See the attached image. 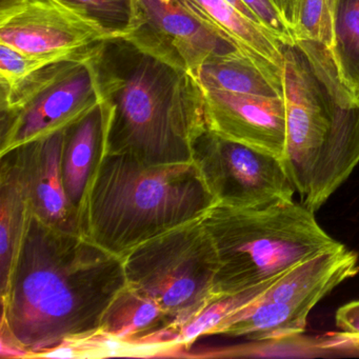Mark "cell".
Instances as JSON below:
<instances>
[{
  "label": "cell",
  "instance_id": "cell-22",
  "mask_svg": "<svg viewBox=\"0 0 359 359\" xmlns=\"http://www.w3.org/2000/svg\"><path fill=\"white\" fill-rule=\"evenodd\" d=\"M293 28L296 43H318L329 52L333 33L327 0H297Z\"/></svg>",
  "mask_w": 359,
  "mask_h": 359
},
{
  "label": "cell",
  "instance_id": "cell-1",
  "mask_svg": "<svg viewBox=\"0 0 359 359\" xmlns=\"http://www.w3.org/2000/svg\"><path fill=\"white\" fill-rule=\"evenodd\" d=\"M127 285L123 258L31 213L9 285L0 293L1 358H43L66 340L98 331Z\"/></svg>",
  "mask_w": 359,
  "mask_h": 359
},
{
  "label": "cell",
  "instance_id": "cell-10",
  "mask_svg": "<svg viewBox=\"0 0 359 359\" xmlns=\"http://www.w3.org/2000/svg\"><path fill=\"white\" fill-rule=\"evenodd\" d=\"M123 37L196 79L209 60L247 52L189 11L180 0H132L131 22Z\"/></svg>",
  "mask_w": 359,
  "mask_h": 359
},
{
  "label": "cell",
  "instance_id": "cell-9",
  "mask_svg": "<svg viewBox=\"0 0 359 359\" xmlns=\"http://www.w3.org/2000/svg\"><path fill=\"white\" fill-rule=\"evenodd\" d=\"M192 163L217 205L253 209L291 201L297 192L280 159L208 128L193 142Z\"/></svg>",
  "mask_w": 359,
  "mask_h": 359
},
{
  "label": "cell",
  "instance_id": "cell-19",
  "mask_svg": "<svg viewBox=\"0 0 359 359\" xmlns=\"http://www.w3.org/2000/svg\"><path fill=\"white\" fill-rule=\"evenodd\" d=\"M31 213L20 187L11 178L0 175V293L9 285Z\"/></svg>",
  "mask_w": 359,
  "mask_h": 359
},
{
  "label": "cell",
  "instance_id": "cell-7",
  "mask_svg": "<svg viewBox=\"0 0 359 359\" xmlns=\"http://www.w3.org/2000/svg\"><path fill=\"white\" fill-rule=\"evenodd\" d=\"M86 50L1 90L0 155L67 129L100 104Z\"/></svg>",
  "mask_w": 359,
  "mask_h": 359
},
{
  "label": "cell",
  "instance_id": "cell-16",
  "mask_svg": "<svg viewBox=\"0 0 359 359\" xmlns=\"http://www.w3.org/2000/svg\"><path fill=\"white\" fill-rule=\"evenodd\" d=\"M195 16L234 39L245 51L283 69L285 46L262 25L243 15L226 0H180Z\"/></svg>",
  "mask_w": 359,
  "mask_h": 359
},
{
  "label": "cell",
  "instance_id": "cell-11",
  "mask_svg": "<svg viewBox=\"0 0 359 359\" xmlns=\"http://www.w3.org/2000/svg\"><path fill=\"white\" fill-rule=\"evenodd\" d=\"M112 34L60 0H20L0 8V43L33 55H72Z\"/></svg>",
  "mask_w": 359,
  "mask_h": 359
},
{
  "label": "cell",
  "instance_id": "cell-27",
  "mask_svg": "<svg viewBox=\"0 0 359 359\" xmlns=\"http://www.w3.org/2000/svg\"><path fill=\"white\" fill-rule=\"evenodd\" d=\"M274 3L276 4L279 10L283 12L287 22L293 27L294 14H295L297 0H274Z\"/></svg>",
  "mask_w": 359,
  "mask_h": 359
},
{
  "label": "cell",
  "instance_id": "cell-28",
  "mask_svg": "<svg viewBox=\"0 0 359 359\" xmlns=\"http://www.w3.org/2000/svg\"><path fill=\"white\" fill-rule=\"evenodd\" d=\"M338 1H339V0H327V10H329L330 22H331L332 27V33H333L334 18H335L336 8H337Z\"/></svg>",
  "mask_w": 359,
  "mask_h": 359
},
{
  "label": "cell",
  "instance_id": "cell-2",
  "mask_svg": "<svg viewBox=\"0 0 359 359\" xmlns=\"http://www.w3.org/2000/svg\"><path fill=\"white\" fill-rule=\"evenodd\" d=\"M104 114V155L149 165L192 163L194 140L207 129L198 79L113 37L86 50Z\"/></svg>",
  "mask_w": 359,
  "mask_h": 359
},
{
  "label": "cell",
  "instance_id": "cell-17",
  "mask_svg": "<svg viewBox=\"0 0 359 359\" xmlns=\"http://www.w3.org/2000/svg\"><path fill=\"white\" fill-rule=\"evenodd\" d=\"M171 325V319L154 299L127 285L113 300L100 329L128 344L135 357L134 341Z\"/></svg>",
  "mask_w": 359,
  "mask_h": 359
},
{
  "label": "cell",
  "instance_id": "cell-18",
  "mask_svg": "<svg viewBox=\"0 0 359 359\" xmlns=\"http://www.w3.org/2000/svg\"><path fill=\"white\" fill-rule=\"evenodd\" d=\"M330 57L342 89L359 106V0H339Z\"/></svg>",
  "mask_w": 359,
  "mask_h": 359
},
{
  "label": "cell",
  "instance_id": "cell-25",
  "mask_svg": "<svg viewBox=\"0 0 359 359\" xmlns=\"http://www.w3.org/2000/svg\"><path fill=\"white\" fill-rule=\"evenodd\" d=\"M245 5L257 16L260 24L274 34L283 45L296 46V35L274 0H243Z\"/></svg>",
  "mask_w": 359,
  "mask_h": 359
},
{
  "label": "cell",
  "instance_id": "cell-8",
  "mask_svg": "<svg viewBox=\"0 0 359 359\" xmlns=\"http://www.w3.org/2000/svg\"><path fill=\"white\" fill-rule=\"evenodd\" d=\"M283 100L287 121L283 165L302 198L329 142L334 97L323 73L297 46H285Z\"/></svg>",
  "mask_w": 359,
  "mask_h": 359
},
{
  "label": "cell",
  "instance_id": "cell-13",
  "mask_svg": "<svg viewBox=\"0 0 359 359\" xmlns=\"http://www.w3.org/2000/svg\"><path fill=\"white\" fill-rule=\"evenodd\" d=\"M203 90L208 129L273 155L283 163L287 121L283 97Z\"/></svg>",
  "mask_w": 359,
  "mask_h": 359
},
{
  "label": "cell",
  "instance_id": "cell-26",
  "mask_svg": "<svg viewBox=\"0 0 359 359\" xmlns=\"http://www.w3.org/2000/svg\"><path fill=\"white\" fill-rule=\"evenodd\" d=\"M335 323L339 344L359 352V300L348 302L338 309Z\"/></svg>",
  "mask_w": 359,
  "mask_h": 359
},
{
  "label": "cell",
  "instance_id": "cell-15",
  "mask_svg": "<svg viewBox=\"0 0 359 359\" xmlns=\"http://www.w3.org/2000/svg\"><path fill=\"white\" fill-rule=\"evenodd\" d=\"M197 79L203 89L283 97V69L247 52L209 60Z\"/></svg>",
  "mask_w": 359,
  "mask_h": 359
},
{
  "label": "cell",
  "instance_id": "cell-3",
  "mask_svg": "<svg viewBox=\"0 0 359 359\" xmlns=\"http://www.w3.org/2000/svg\"><path fill=\"white\" fill-rule=\"evenodd\" d=\"M213 195L193 163L149 165L104 155L88 186L79 232L123 258L138 245L201 219Z\"/></svg>",
  "mask_w": 359,
  "mask_h": 359
},
{
  "label": "cell",
  "instance_id": "cell-6",
  "mask_svg": "<svg viewBox=\"0 0 359 359\" xmlns=\"http://www.w3.org/2000/svg\"><path fill=\"white\" fill-rule=\"evenodd\" d=\"M358 272V255L344 245L315 254L279 275L260 297L233 315L215 335L253 341L299 335L314 306Z\"/></svg>",
  "mask_w": 359,
  "mask_h": 359
},
{
  "label": "cell",
  "instance_id": "cell-14",
  "mask_svg": "<svg viewBox=\"0 0 359 359\" xmlns=\"http://www.w3.org/2000/svg\"><path fill=\"white\" fill-rule=\"evenodd\" d=\"M104 155V114L98 104L66 129L62 182L68 201L79 216L90 180Z\"/></svg>",
  "mask_w": 359,
  "mask_h": 359
},
{
  "label": "cell",
  "instance_id": "cell-5",
  "mask_svg": "<svg viewBox=\"0 0 359 359\" xmlns=\"http://www.w3.org/2000/svg\"><path fill=\"white\" fill-rule=\"evenodd\" d=\"M123 262L128 285L161 306L176 338L184 323L220 296L219 262L203 218L138 245Z\"/></svg>",
  "mask_w": 359,
  "mask_h": 359
},
{
  "label": "cell",
  "instance_id": "cell-29",
  "mask_svg": "<svg viewBox=\"0 0 359 359\" xmlns=\"http://www.w3.org/2000/svg\"><path fill=\"white\" fill-rule=\"evenodd\" d=\"M20 0H1V6L10 5V4L16 3Z\"/></svg>",
  "mask_w": 359,
  "mask_h": 359
},
{
  "label": "cell",
  "instance_id": "cell-23",
  "mask_svg": "<svg viewBox=\"0 0 359 359\" xmlns=\"http://www.w3.org/2000/svg\"><path fill=\"white\" fill-rule=\"evenodd\" d=\"M77 53L72 55H33L0 43L1 90L12 89L33 73L54 62L73 57Z\"/></svg>",
  "mask_w": 359,
  "mask_h": 359
},
{
  "label": "cell",
  "instance_id": "cell-21",
  "mask_svg": "<svg viewBox=\"0 0 359 359\" xmlns=\"http://www.w3.org/2000/svg\"><path fill=\"white\" fill-rule=\"evenodd\" d=\"M114 356L133 357L125 342L115 339L102 329L89 335L71 338L43 356V358H107Z\"/></svg>",
  "mask_w": 359,
  "mask_h": 359
},
{
  "label": "cell",
  "instance_id": "cell-12",
  "mask_svg": "<svg viewBox=\"0 0 359 359\" xmlns=\"http://www.w3.org/2000/svg\"><path fill=\"white\" fill-rule=\"evenodd\" d=\"M65 138L66 129L0 155V175L20 187L35 217L58 230L81 233L79 213L62 182Z\"/></svg>",
  "mask_w": 359,
  "mask_h": 359
},
{
  "label": "cell",
  "instance_id": "cell-4",
  "mask_svg": "<svg viewBox=\"0 0 359 359\" xmlns=\"http://www.w3.org/2000/svg\"><path fill=\"white\" fill-rule=\"evenodd\" d=\"M203 222L217 253L219 295L260 285L306 258L342 245L321 228L315 211L294 199L253 209L216 205Z\"/></svg>",
  "mask_w": 359,
  "mask_h": 359
},
{
  "label": "cell",
  "instance_id": "cell-20",
  "mask_svg": "<svg viewBox=\"0 0 359 359\" xmlns=\"http://www.w3.org/2000/svg\"><path fill=\"white\" fill-rule=\"evenodd\" d=\"M277 277L238 293L226 294L214 298L180 327L176 338V346L172 352L171 357H180V354L194 344L201 336L215 335L219 327L233 315L247 308L249 304L260 297Z\"/></svg>",
  "mask_w": 359,
  "mask_h": 359
},
{
  "label": "cell",
  "instance_id": "cell-24",
  "mask_svg": "<svg viewBox=\"0 0 359 359\" xmlns=\"http://www.w3.org/2000/svg\"><path fill=\"white\" fill-rule=\"evenodd\" d=\"M102 25L116 36L123 37L132 18V0H60Z\"/></svg>",
  "mask_w": 359,
  "mask_h": 359
}]
</instances>
